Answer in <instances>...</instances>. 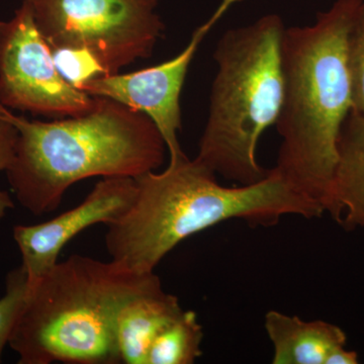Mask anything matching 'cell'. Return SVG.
Returning a JSON list of instances; mask_svg holds the SVG:
<instances>
[{"label": "cell", "instance_id": "1", "mask_svg": "<svg viewBox=\"0 0 364 364\" xmlns=\"http://www.w3.org/2000/svg\"><path fill=\"white\" fill-rule=\"evenodd\" d=\"M136 181L135 200L107 225L105 242L112 260L140 273L154 272L181 242L229 220L268 227L284 215L312 219L324 215L275 167L259 182L229 188L196 158L188 157Z\"/></svg>", "mask_w": 364, "mask_h": 364}, {"label": "cell", "instance_id": "2", "mask_svg": "<svg viewBox=\"0 0 364 364\" xmlns=\"http://www.w3.org/2000/svg\"><path fill=\"white\" fill-rule=\"evenodd\" d=\"M363 1L337 0L314 25L287 28L282 37L275 168L324 214L331 207L340 133L352 111L347 35Z\"/></svg>", "mask_w": 364, "mask_h": 364}, {"label": "cell", "instance_id": "3", "mask_svg": "<svg viewBox=\"0 0 364 364\" xmlns=\"http://www.w3.org/2000/svg\"><path fill=\"white\" fill-rule=\"evenodd\" d=\"M0 119L18 131L6 170L21 207L33 215L54 212L70 186L90 177H136L155 171L166 144L147 114L98 97L83 116L31 121L0 104Z\"/></svg>", "mask_w": 364, "mask_h": 364}, {"label": "cell", "instance_id": "4", "mask_svg": "<svg viewBox=\"0 0 364 364\" xmlns=\"http://www.w3.org/2000/svg\"><path fill=\"white\" fill-rule=\"evenodd\" d=\"M160 287L155 272L72 255L28 284L9 345L20 364L121 363L117 314L130 299Z\"/></svg>", "mask_w": 364, "mask_h": 364}, {"label": "cell", "instance_id": "5", "mask_svg": "<svg viewBox=\"0 0 364 364\" xmlns=\"http://www.w3.org/2000/svg\"><path fill=\"white\" fill-rule=\"evenodd\" d=\"M286 28L279 16L267 14L227 31L215 47L218 71L196 159L237 186L256 183L269 173L257 162L256 149L282 107Z\"/></svg>", "mask_w": 364, "mask_h": 364}, {"label": "cell", "instance_id": "6", "mask_svg": "<svg viewBox=\"0 0 364 364\" xmlns=\"http://www.w3.org/2000/svg\"><path fill=\"white\" fill-rule=\"evenodd\" d=\"M50 47L92 53L107 76L152 56L165 30L158 0H26Z\"/></svg>", "mask_w": 364, "mask_h": 364}, {"label": "cell", "instance_id": "7", "mask_svg": "<svg viewBox=\"0 0 364 364\" xmlns=\"http://www.w3.org/2000/svg\"><path fill=\"white\" fill-rule=\"evenodd\" d=\"M97 100L62 77L26 0L11 20L0 21V104L65 119L92 111Z\"/></svg>", "mask_w": 364, "mask_h": 364}, {"label": "cell", "instance_id": "8", "mask_svg": "<svg viewBox=\"0 0 364 364\" xmlns=\"http://www.w3.org/2000/svg\"><path fill=\"white\" fill-rule=\"evenodd\" d=\"M231 6L223 0L217 11L196 28L188 45L174 58L132 73L92 79L81 90L92 97L111 98L147 114L164 139L169 151V163L181 162L188 158L178 140L181 130L182 87L198 47Z\"/></svg>", "mask_w": 364, "mask_h": 364}, {"label": "cell", "instance_id": "9", "mask_svg": "<svg viewBox=\"0 0 364 364\" xmlns=\"http://www.w3.org/2000/svg\"><path fill=\"white\" fill-rule=\"evenodd\" d=\"M136 178L104 177L77 207L33 226L14 228V239L21 251V267L28 284L49 272L59 254L74 237L93 225L109 224L130 208L136 195Z\"/></svg>", "mask_w": 364, "mask_h": 364}, {"label": "cell", "instance_id": "10", "mask_svg": "<svg viewBox=\"0 0 364 364\" xmlns=\"http://www.w3.org/2000/svg\"><path fill=\"white\" fill-rule=\"evenodd\" d=\"M264 327L273 346V364H325L328 356L347 341L338 326L304 321L279 311L267 313Z\"/></svg>", "mask_w": 364, "mask_h": 364}, {"label": "cell", "instance_id": "11", "mask_svg": "<svg viewBox=\"0 0 364 364\" xmlns=\"http://www.w3.org/2000/svg\"><path fill=\"white\" fill-rule=\"evenodd\" d=\"M338 160L328 214L347 231L364 228V116L351 112L338 141Z\"/></svg>", "mask_w": 364, "mask_h": 364}, {"label": "cell", "instance_id": "12", "mask_svg": "<svg viewBox=\"0 0 364 364\" xmlns=\"http://www.w3.org/2000/svg\"><path fill=\"white\" fill-rule=\"evenodd\" d=\"M182 311L178 298L166 293L162 287L124 304L116 321L122 363L146 364L151 344Z\"/></svg>", "mask_w": 364, "mask_h": 364}, {"label": "cell", "instance_id": "13", "mask_svg": "<svg viewBox=\"0 0 364 364\" xmlns=\"http://www.w3.org/2000/svg\"><path fill=\"white\" fill-rule=\"evenodd\" d=\"M202 325L193 311H182L158 334L148 351L146 364H193L203 354Z\"/></svg>", "mask_w": 364, "mask_h": 364}, {"label": "cell", "instance_id": "14", "mask_svg": "<svg viewBox=\"0 0 364 364\" xmlns=\"http://www.w3.org/2000/svg\"><path fill=\"white\" fill-rule=\"evenodd\" d=\"M62 77L77 90L92 79L107 76L105 67L90 51L81 48L50 47Z\"/></svg>", "mask_w": 364, "mask_h": 364}, {"label": "cell", "instance_id": "15", "mask_svg": "<svg viewBox=\"0 0 364 364\" xmlns=\"http://www.w3.org/2000/svg\"><path fill=\"white\" fill-rule=\"evenodd\" d=\"M346 62L350 77L351 112L364 116V1L347 35Z\"/></svg>", "mask_w": 364, "mask_h": 364}, {"label": "cell", "instance_id": "16", "mask_svg": "<svg viewBox=\"0 0 364 364\" xmlns=\"http://www.w3.org/2000/svg\"><path fill=\"white\" fill-rule=\"evenodd\" d=\"M6 287V294L0 299V363L28 294V277L23 267L9 272Z\"/></svg>", "mask_w": 364, "mask_h": 364}, {"label": "cell", "instance_id": "17", "mask_svg": "<svg viewBox=\"0 0 364 364\" xmlns=\"http://www.w3.org/2000/svg\"><path fill=\"white\" fill-rule=\"evenodd\" d=\"M18 131L13 124L0 119V172L6 171L13 163ZM14 208L11 195L0 189V221Z\"/></svg>", "mask_w": 364, "mask_h": 364}, {"label": "cell", "instance_id": "18", "mask_svg": "<svg viewBox=\"0 0 364 364\" xmlns=\"http://www.w3.org/2000/svg\"><path fill=\"white\" fill-rule=\"evenodd\" d=\"M358 353L353 350H347L345 346L337 348L328 356L325 364H358Z\"/></svg>", "mask_w": 364, "mask_h": 364}, {"label": "cell", "instance_id": "19", "mask_svg": "<svg viewBox=\"0 0 364 364\" xmlns=\"http://www.w3.org/2000/svg\"><path fill=\"white\" fill-rule=\"evenodd\" d=\"M237 1H238V0H237Z\"/></svg>", "mask_w": 364, "mask_h": 364}]
</instances>
